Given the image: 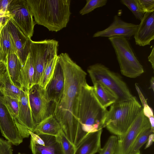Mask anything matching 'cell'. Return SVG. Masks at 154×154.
I'll list each match as a JSON object with an SVG mask.
<instances>
[{
	"instance_id": "obj_7",
	"label": "cell",
	"mask_w": 154,
	"mask_h": 154,
	"mask_svg": "<svg viewBox=\"0 0 154 154\" xmlns=\"http://www.w3.org/2000/svg\"><path fill=\"white\" fill-rule=\"evenodd\" d=\"M58 45V42L53 39L32 41L30 53L35 67L34 85L38 84L47 63L57 55Z\"/></svg>"
},
{
	"instance_id": "obj_13",
	"label": "cell",
	"mask_w": 154,
	"mask_h": 154,
	"mask_svg": "<svg viewBox=\"0 0 154 154\" xmlns=\"http://www.w3.org/2000/svg\"><path fill=\"white\" fill-rule=\"evenodd\" d=\"M30 148L32 154H63L61 146L56 137L37 134L29 131Z\"/></svg>"
},
{
	"instance_id": "obj_14",
	"label": "cell",
	"mask_w": 154,
	"mask_h": 154,
	"mask_svg": "<svg viewBox=\"0 0 154 154\" xmlns=\"http://www.w3.org/2000/svg\"><path fill=\"white\" fill-rule=\"evenodd\" d=\"M6 20L16 50L17 55L23 66L30 53L32 40L26 36L10 19L7 17Z\"/></svg>"
},
{
	"instance_id": "obj_27",
	"label": "cell",
	"mask_w": 154,
	"mask_h": 154,
	"mask_svg": "<svg viewBox=\"0 0 154 154\" xmlns=\"http://www.w3.org/2000/svg\"><path fill=\"white\" fill-rule=\"evenodd\" d=\"M120 2L129 9L137 19L140 21L141 20L145 13L142 10L138 0H121Z\"/></svg>"
},
{
	"instance_id": "obj_38",
	"label": "cell",
	"mask_w": 154,
	"mask_h": 154,
	"mask_svg": "<svg viewBox=\"0 0 154 154\" xmlns=\"http://www.w3.org/2000/svg\"><path fill=\"white\" fill-rule=\"evenodd\" d=\"M154 133L150 134L148 138L147 143L145 146V149H146L150 147L154 142Z\"/></svg>"
},
{
	"instance_id": "obj_6",
	"label": "cell",
	"mask_w": 154,
	"mask_h": 154,
	"mask_svg": "<svg viewBox=\"0 0 154 154\" xmlns=\"http://www.w3.org/2000/svg\"><path fill=\"white\" fill-rule=\"evenodd\" d=\"M116 56L122 74L135 78L144 72L143 67L135 55L128 40L123 36L108 38Z\"/></svg>"
},
{
	"instance_id": "obj_31",
	"label": "cell",
	"mask_w": 154,
	"mask_h": 154,
	"mask_svg": "<svg viewBox=\"0 0 154 154\" xmlns=\"http://www.w3.org/2000/svg\"><path fill=\"white\" fill-rule=\"evenodd\" d=\"M118 139L117 136H110L104 147L101 148L99 153L100 154H114L116 144Z\"/></svg>"
},
{
	"instance_id": "obj_24",
	"label": "cell",
	"mask_w": 154,
	"mask_h": 154,
	"mask_svg": "<svg viewBox=\"0 0 154 154\" xmlns=\"http://www.w3.org/2000/svg\"><path fill=\"white\" fill-rule=\"evenodd\" d=\"M0 90L4 95L20 100L22 90L15 86L12 82L8 70L0 77Z\"/></svg>"
},
{
	"instance_id": "obj_16",
	"label": "cell",
	"mask_w": 154,
	"mask_h": 154,
	"mask_svg": "<svg viewBox=\"0 0 154 154\" xmlns=\"http://www.w3.org/2000/svg\"><path fill=\"white\" fill-rule=\"evenodd\" d=\"M134 36L136 45L143 47L150 45L154 39V11L144 14Z\"/></svg>"
},
{
	"instance_id": "obj_17",
	"label": "cell",
	"mask_w": 154,
	"mask_h": 154,
	"mask_svg": "<svg viewBox=\"0 0 154 154\" xmlns=\"http://www.w3.org/2000/svg\"><path fill=\"white\" fill-rule=\"evenodd\" d=\"M64 83L63 71L57 61L53 76L46 89L49 98L55 103L57 102L62 95Z\"/></svg>"
},
{
	"instance_id": "obj_3",
	"label": "cell",
	"mask_w": 154,
	"mask_h": 154,
	"mask_svg": "<svg viewBox=\"0 0 154 154\" xmlns=\"http://www.w3.org/2000/svg\"><path fill=\"white\" fill-rule=\"evenodd\" d=\"M108 110L97 100L93 86L87 82L82 86L78 107V118L82 131L92 133L104 128Z\"/></svg>"
},
{
	"instance_id": "obj_15",
	"label": "cell",
	"mask_w": 154,
	"mask_h": 154,
	"mask_svg": "<svg viewBox=\"0 0 154 154\" xmlns=\"http://www.w3.org/2000/svg\"><path fill=\"white\" fill-rule=\"evenodd\" d=\"M138 25L128 23L122 20L117 15L114 17L113 22L107 28L94 34L93 37L123 36L128 40L134 36L137 30Z\"/></svg>"
},
{
	"instance_id": "obj_41",
	"label": "cell",
	"mask_w": 154,
	"mask_h": 154,
	"mask_svg": "<svg viewBox=\"0 0 154 154\" xmlns=\"http://www.w3.org/2000/svg\"><path fill=\"white\" fill-rule=\"evenodd\" d=\"M6 17H3L0 18V24L3 23L6 20Z\"/></svg>"
},
{
	"instance_id": "obj_8",
	"label": "cell",
	"mask_w": 154,
	"mask_h": 154,
	"mask_svg": "<svg viewBox=\"0 0 154 154\" xmlns=\"http://www.w3.org/2000/svg\"><path fill=\"white\" fill-rule=\"evenodd\" d=\"M29 101L32 116L36 126L53 114L55 103L49 98L45 88L35 84L28 91Z\"/></svg>"
},
{
	"instance_id": "obj_40",
	"label": "cell",
	"mask_w": 154,
	"mask_h": 154,
	"mask_svg": "<svg viewBox=\"0 0 154 154\" xmlns=\"http://www.w3.org/2000/svg\"><path fill=\"white\" fill-rule=\"evenodd\" d=\"M8 15L7 12H4L0 10V18L8 17Z\"/></svg>"
},
{
	"instance_id": "obj_35",
	"label": "cell",
	"mask_w": 154,
	"mask_h": 154,
	"mask_svg": "<svg viewBox=\"0 0 154 154\" xmlns=\"http://www.w3.org/2000/svg\"><path fill=\"white\" fill-rule=\"evenodd\" d=\"M12 0H0V10L7 12L8 6Z\"/></svg>"
},
{
	"instance_id": "obj_1",
	"label": "cell",
	"mask_w": 154,
	"mask_h": 154,
	"mask_svg": "<svg viewBox=\"0 0 154 154\" xmlns=\"http://www.w3.org/2000/svg\"><path fill=\"white\" fill-rule=\"evenodd\" d=\"M58 62L63 71L64 83L53 115L67 139L76 148L87 134L82 131L78 118L81 88L87 82V74L67 53L58 55Z\"/></svg>"
},
{
	"instance_id": "obj_9",
	"label": "cell",
	"mask_w": 154,
	"mask_h": 154,
	"mask_svg": "<svg viewBox=\"0 0 154 154\" xmlns=\"http://www.w3.org/2000/svg\"><path fill=\"white\" fill-rule=\"evenodd\" d=\"M10 19L27 37L31 39L36 23L26 0H12L7 11Z\"/></svg>"
},
{
	"instance_id": "obj_4",
	"label": "cell",
	"mask_w": 154,
	"mask_h": 154,
	"mask_svg": "<svg viewBox=\"0 0 154 154\" xmlns=\"http://www.w3.org/2000/svg\"><path fill=\"white\" fill-rule=\"evenodd\" d=\"M142 109L137 99L112 104L108 110L104 128L120 138L123 136Z\"/></svg>"
},
{
	"instance_id": "obj_20",
	"label": "cell",
	"mask_w": 154,
	"mask_h": 154,
	"mask_svg": "<svg viewBox=\"0 0 154 154\" xmlns=\"http://www.w3.org/2000/svg\"><path fill=\"white\" fill-rule=\"evenodd\" d=\"M61 126L53 115L47 118L36 126L34 133L57 136L62 131Z\"/></svg>"
},
{
	"instance_id": "obj_36",
	"label": "cell",
	"mask_w": 154,
	"mask_h": 154,
	"mask_svg": "<svg viewBox=\"0 0 154 154\" xmlns=\"http://www.w3.org/2000/svg\"><path fill=\"white\" fill-rule=\"evenodd\" d=\"M148 61L152 65V68L154 69V48L153 47L151 52L148 57Z\"/></svg>"
},
{
	"instance_id": "obj_25",
	"label": "cell",
	"mask_w": 154,
	"mask_h": 154,
	"mask_svg": "<svg viewBox=\"0 0 154 154\" xmlns=\"http://www.w3.org/2000/svg\"><path fill=\"white\" fill-rule=\"evenodd\" d=\"M58 59L57 55L48 61L44 67L38 84L45 89L53 76Z\"/></svg>"
},
{
	"instance_id": "obj_44",
	"label": "cell",
	"mask_w": 154,
	"mask_h": 154,
	"mask_svg": "<svg viewBox=\"0 0 154 154\" xmlns=\"http://www.w3.org/2000/svg\"></svg>"
},
{
	"instance_id": "obj_34",
	"label": "cell",
	"mask_w": 154,
	"mask_h": 154,
	"mask_svg": "<svg viewBox=\"0 0 154 154\" xmlns=\"http://www.w3.org/2000/svg\"><path fill=\"white\" fill-rule=\"evenodd\" d=\"M143 107V113L145 116L148 119L151 117H154L153 110L148 104Z\"/></svg>"
},
{
	"instance_id": "obj_29",
	"label": "cell",
	"mask_w": 154,
	"mask_h": 154,
	"mask_svg": "<svg viewBox=\"0 0 154 154\" xmlns=\"http://www.w3.org/2000/svg\"><path fill=\"white\" fill-rule=\"evenodd\" d=\"M3 102L14 119H16L19 111V100L3 94Z\"/></svg>"
},
{
	"instance_id": "obj_43",
	"label": "cell",
	"mask_w": 154,
	"mask_h": 154,
	"mask_svg": "<svg viewBox=\"0 0 154 154\" xmlns=\"http://www.w3.org/2000/svg\"><path fill=\"white\" fill-rule=\"evenodd\" d=\"M2 23L1 24H0V28H1V26H2Z\"/></svg>"
},
{
	"instance_id": "obj_39",
	"label": "cell",
	"mask_w": 154,
	"mask_h": 154,
	"mask_svg": "<svg viewBox=\"0 0 154 154\" xmlns=\"http://www.w3.org/2000/svg\"><path fill=\"white\" fill-rule=\"evenodd\" d=\"M150 87L149 88L151 89L153 91H154V78L153 76L151 77L150 80Z\"/></svg>"
},
{
	"instance_id": "obj_32",
	"label": "cell",
	"mask_w": 154,
	"mask_h": 154,
	"mask_svg": "<svg viewBox=\"0 0 154 154\" xmlns=\"http://www.w3.org/2000/svg\"><path fill=\"white\" fill-rule=\"evenodd\" d=\"M12 143L0 138V154H13Z\"/></svg>"
},
{
	"instance_id": "obj_18",
	"label": "cell",
	"mask_w": 154,
	"mask_h": 154,
	"mask_svg": "<svg viewBox=\"0 0 154 154\" xmlns=\"http://www.w3.org/2000/svg\"><path fill=\"white\" fill-rule=\"evenodd\" d=\"M102 129L88 133L76 148L75 154H95L101 149Z\"/></svg>"
},
{
	"instance_id": "obj_22",
	"label": "cell",
	"mask_w": 154,
	"mask_h": 154,
	"mask_svg": "<svg viewBox=\"0 0 154 154\" xmlns=\"http://www.w3.org/2000/svg\"><path fill=\"white\" fill-rule=\"evenodd\" d=\"M35 70L34 64L29 53L21 70L20 83L22 88L29 90L33 86Z\"/></svg>"
},
{
	"instance_id": "obj_10",
	"label": "cell",
	"mask_w": 154,
	"mask_h": 154,
	"mask_svg": "<svg viewBox=\"0 0 154 154\" xmlns=\"http://www.w3.org/2000/svg\"><path fill=\"white\" fill-rule=\"evenodd\" d=\"M150 128L149 120L144 115L142 108L125 134L118 138L114 154H127L139 135L143 131Z\"/></svg>"
},
{
	"instance_id": "obj_23",
	"label": "cell",
	"mask_w": 154,
	"mask_h": 154,
	"mask_svg": "<svg viewBox=\"0 0 154 154\" xmlns=\"http://www.w3.org/2000/svg\"><path fill=\"white\" fill-rule=\"evenodd\" d=\"M93 84L95 94L103 107L106 108L116 102V97L103 84L97 82Z\"/></svg>"
},
{
	"instance_id": "obj_26",
	"label": "cell",
	"mask_w": 154,
	"mask_h": 154,
	"mask_svg": "<svg viewBox=\"0 0 154 154\" xmlns=\"http://www.w3.org/2000/svg\"><path fill=\"white\" fill-rule=\"evenodd\" d=\"M154 133L151 128L142 131L138 136L127 154H135L140 151V149L148 140L149 135Z\"/></svg>"
},
{
	"instance_id": "obj_11",
	"label": "cell",
	"mask_w": 154,
	"mask_h": 154,
	"mask_svg": "<svg viewBox=\"0 0 154 154\" xmlns=\"http://www.w3.org/2000/svg\"><path fill=\"white\" fill-rule=\"evenodd\" d=\"M22 93L19 100V111L15 123L23 138L30 135L29 131L34 133L36 127L32 116L29 105V90L23 88Z\"/></svg>"
},
{
	"instance_id": "obj_37",
	"label": "cell",
	"mask_w": 154,
	"mask_h": 154,
	"mask_svg": "<svg viewBox=\"0 0 154 154\" xmlns=\"http://www.w3.org/2000/svg\"><path fill=\"white\" fill-rule=\"evenodd\" d=\"M6 64L5 63L0 61V77L7 70Z\"/></svg>"
},
{
	"instance_id": "obj_21",
	"label": "cell",
	"mask_w": 154,
	"mask_h": 154,
	"mask_svg": "<svg viewBox=\"0 0 154 154\" xmlns=\"http://www.w3.org/2000/svg\"><path fill=\"white\" fill-rule=\"evenodd\" d=\"M6 64L8 74L13 83L22 90V88L20 83V78L22 66L16 53L8 55Z\"/></svg>"
},
{
	"instance_id": "obj_30",
	"label": "cell",
	"mask_w": 154,
	"mask_h": 154,
	"mask_svg": "<svg viewBox=\"0 0 154 154\" xmlns=\"http://www.w3.org/2000/svg\"><path fill=\"white\" fill-rule=\"evenodd\" d=\"M107 2V0H86L85 5L79 13L82 15L88 14L97 8L105 5Z\"/></svg>"
},
{
	"instance_id": "obj_28",
	"label": "cell",
	"mask_w": 154,
	"mask_h": 154,
	"mask_svg": "<svg viewBox=\"0 0 154 154\" xmlns=\"http://www.w3.org/2000/svg\"><path fill=\"white\" fill-rule=\"evenodd\" d=\"M56 137L61 145L63 154H75V147L67 139L62 130Z\"/></svg>"
},
{
	"instance_id": "obj_12",
	"label": "cell",
	"mask_w": 154,
	"mask_h": 154,
	"mask_svg": "<svg viewBox=\"0 0 154 154\" xmlns=\"http://www.w3.org/2000/svg\"><path fill=\"white\" fill-rule=\"evenodd\" d=\"M3 94L0 90V130L2 135L12 144L17 146L23 141L14 119L3 100Z\"/></svg>"
},
{
	"instance_id": "obj_33",
	"label": "cell",
	"mask_w": 154,
	"mask_h": 154,
	"mask_svg": "<svg viewBox=\"0 0 154 154\" xmlns=\"http://www.w3.org/2000/svg\"><path fill=\"white\" fill-rule=\"evenodd\" d=\"M138 2L144 13L154 11V0H138Z\"/></svg>"
},
{
	"instance_id": "obj_2",
	"label": "cell",
	"mask_w": 154,
	"mask_h": 154,
	"mask_svg": "<svg viewBox=\"0 0 154 154\" xmlns=\"http://www.w3.org/2000/svg\"><path fill=\"white\" fill-rule=\"evenodd\" d=\"M36 23L49 31L66 27L71 14L70 0H26Z\"/></svg>"
},
{
	"instance_id": "obj_42",
	"label": "cell",
	"mask_w": 154,
	"mask_h": 154,
	"mask_svg": "<svg viewBox=\"0 0 154 154\" xmlns=\"http://www.w3.org/2000/svg\"><path fill=\"white\" fill-rule=\"evenodd\" d=\"M135 154H140V151L139 152Z\"/></svg>"
},
{
	"instance_id": "obj_19",
	"label": "cell",
	"mask_w": 154,
	"mask_h": 154,
	"mask_svg": "<svg viewBox=\"0 0 154 154\" xmlns=\"http://www.w3.org/2000/svg\"><path fill=\"white\" fill-rule=\"evenodd\" d=\"M6 18L0 29V61L6 64L9 54H16L14 42L7 25Z\"/></svg>"
},
{
	"instance_id": "obj_5",
	"label": "cell",
	"mask_w": 154,
	"mask_h": 154,
	"mask_svg": "<svg viewBox=\"0 0 154 154\" xmlns=\"http://www.w3.org/2000/svg\"><path fill=\"white\" fill-rule=\"evenodd\" d=\"M87 72L93 84L99 82L103 84L116 97V102L137 99L121 77L104 65L100 63L92 65L88 67Z\"/></svg>"
}]
</instances>
